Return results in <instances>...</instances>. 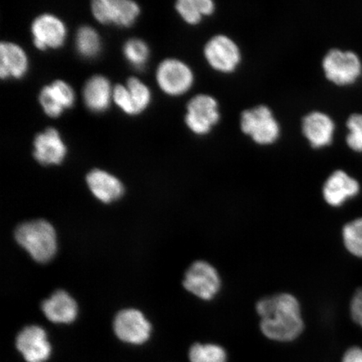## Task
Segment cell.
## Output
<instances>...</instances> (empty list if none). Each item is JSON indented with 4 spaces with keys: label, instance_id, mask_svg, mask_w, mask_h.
I'll return each mask as SVG.
<instances>
[{
    "label": "cell",
    "instance_id": "obj_27",
    "mask_svg": "<svg viewBox=\"0 0 362 362\" xmlns=\"http://www.w3.org/2000/svg\"><path fill=\"white\" fill-rule=\"evenodd\" d=\"M349 134L346 136V143L353 151L362 152V115L355 113L347 120Z\"/></svg>",
    "mask_w": 362,
    "mask_h": 362
},
{
    "label": "cell",
    "instance_id": "obj_1",
    "mask_svg": "<svg viewBox=\"0 0 362 362\" xmlns=\"http://www.w3.org/2000/svg\"><path fill=\"white\" fill-rule=\"evenodd\" d=\"M256 310L261 318L260 329L272 341L289 342L297 339L304 330L300 303L289 293H279L262 298Z\"/></svg>",
    "mask_w": 362,
    "mask_h": 362
},
{
    "label": "cell",
    "instance_id": "obj_21",
    "mask_svg": "<svg viewBox=\"0 0 362 362\" xmlns=\"http://www.w3.org/2000/svg\"><path fill=\"white\" fill-rule=\"evenodd\" d=\"M182 19L189 25H197L203 16H209L215 11V3L212 0H179L175 4Z\"/></svg>",
    "mask_w": 362,
    "mask_h": 362
},
{
    "label": "cell",
    "instance_id": "obj_24",
    "mask_svg": "<svg viewBox=\"0 0 362 362\" xmlns=\"http://www.w3.org/2000/svg\"><path fill=\"white\" fill-rule=\"evenodd\" d=\"M342 236L347 250L362 259V218L352 221L344 226Z\"/></svg>",
    "mask_w": 362,
    "mask_h": 362
},
{
    "label": "cell",
    "instance_id": "obj_6",
    "mask_svg": "<svg viewBox=\"0 0 362 362\" xmlns=\"http://www.w3.org/2000/svg\"><path fill=\"white\" fill-rule=\"evenodd\" d=\"M204 56L212 69L221 74L233 72L242 59L238 45L225 35H216L208 40Z\"/></svg>",
    "mask_w": 362,
    "mask_h": 362
},
{
    "label": "cell",
    "instance_id": "obj_14",
    "mask_svg": "<svg viewBox=\"0 0 362 362\" xmlns=\"http://www.w3.org/2000/svg\"><path fill=\"white\" fill-rule=\"evenodd\" d=\"M360 191L357 180L343 170H337L329 176L323 187L325 201L329 206H341L348 199L354 197Z\"/></svg>",
    "mask_w": 362,
    "mask_h": 362
},
{
    "label": "cell",
    "instance_id": "obj_22",
    "mask_svg": "<svg viewBox=\"0 0 362 362\" xmlns=\"http://www.w3.org/2000/svg\"><path fill=\"white\" fill-rule=\"evenodd\" d=\"M76 45L81 56L93 58L100 52L101 40L92 27L83 26L76 33Z\"/></svg>",
    "mask_w": 362,
    "mask_h": 362
},
{
    "label": "cell",
    "instance_id": "obj_16",
    "mask_svg": "<svg viewBox=\"0 0 362 362\" xmlns=\"http://www.w3.org/2000/svg\"><path fill=\"white\" fill-rule=\"evenodd\" d=\"M75 101L74 90L65 81L57 80L45 87L40 94V103L45 113L57 117L66 108L71 107Z\"/></svg>",
    "mask_w": 362,
    "mask_h": 362
},
{
    "label": "cell",
    "instance_id": "obj_19",
    "mask_svg": "<svg viewBox=\"0 0 362 362\" xmlns=\"http://www.w3.org/2000/svg\"><path fill=\"white\" fill-rule=\"evenodd\" d=\"M28 69V58L19 45L10 42L0 45V76L21 78Z\"/></svg>",
    "mask_w": 362,
    "mask_h": 362
},
{
    "label": "cell",
    "instance_id": "obj_17",
    "mask_svg": "<svg viewBox=\"0 0 362 362\" xmlns=\"http://www.w3.org/2000/svg\"><path fill=\"white\" fill-rule=\"evenodd\" d=\"M42 308L45 317L53 323L69 324L78 315V305L69 293L63 291L54 293L43 302Z\"/></svg>",
    "mask_w": 362,
    "mask_h": 362
},
{
    "label": "cell",
    "instance_id": "obj_11",
    "mask_svg": "<svg viewBox=\"0 0 362 362\" xmlns=\"http://www.w3.org/2000/svg\"><path fill=\"white\" fill-rule=\"evenodd\" d=\"M35 47L44 51L49 47L57 49L65 42L66 29L63 23L55 16L45 13L34 21L31 27Z\"/></svg>",
    "mask_w": 362,
    "mask_h": 362
},
{
    "label": "cell",
    "instance_id": "obj_25",
    "mask_svg": "<svg viewBox=\"0 0 362 362\" xmlns=\"http://www.w3.org/2000/svg\"><path fill=\"white\" fill-rule=\"evenodd\" d=\"M131 100L134 104L136 115L146 110L151 100V93L146 85L136 78H131L127 83Z\"/></svg>",
    "mask_w": 362,
    "mask_h": 362
},
{
    "label": "cell",
    "instance_id": "obj_5",
    "mask_svg": "<svg viewBox=\"0 0 362 362\" xmlns=\"http://www.w3.org/2000/svg\"><path fill=\"white\" fill-rule=\"evenodd\" d=\"M185 122L189 130L197 135H206L220 121L216 99L208 94H199L189 100Z\"/></svg>",
    "mask_w": 362,
    "mask_h": 362
},
{
    "label": "cell",
    "instance_id": "obj_26",
    "mask_svg": "<svg viewBox=\"0 0 362 362\" xmlns=\"http://www.w3.org/2000/svg\"><path fill=\"white\" fill-rule=\"evenodd\" d=\"M124 54L127 60L134 67L142 68L148 61L149 49L143 40L131 39L124 45Z\"/></svg>",
    "mask_w": 362,
    "mask_h": 362
},
{
    "label": "cell",
    "instance_id": "obj_29",
    "mask_svg": "<svg viewBox=\"0 0 362 362\" xmlns=\"http://www.w3.org/2000/svg\"><path fill=\"white\" fill-rule=\"evenodd\" d=\"M351 314L354 322L362 328V288H359L352 298Z\"/></svg>",
    "mask_w": 362,
    "mask_h": 362
},
{
    "label": "cell",
    "instance_id": "obj_23",
    "mask_svg": "<svg viewBox=\"0 0 362 362\" xmlns=\"http://www.w3.org/2000/svg\"><path fill=\"white\" fill-rule=\"evenodd\" d=\"M191 362H228L224 348L216 344H194L189 351Z\"/></svg>",
    "mask_w": 362,
    "mask_h": 362
},
{
    "label": "cell",
    "instance_id": "obj_8",
    "mask_svg": "<svg viewBox=\"0 0 362 362\" xmlns=\"http://www.w3.org/2000/svg\"><path fill=\"white\" fill-rule=\"evenodd\" d=\"M156 79L163 92L170 96H180L192 87L194 74L183 62L166 59L158 67Z\"/></svg>",
    "mask_w": 362,
    "mask_h": 362
},
{
    "label": "cell",
    "instance_id": "obj_12",
    "mask_svg": "<svg viewBox=\"0 0 362 362\" xmlns=\"http://www.w3.org/2000/svg\"><path fill=\"white\" fill-rule=\"evenodd\" d=\"M16 347L27 362H45L52 352L47 333L36 325L21 330L16 338Z\"/></svg>",
    "mask_w": 362,
    "mask_h": 362
},
{
    "label": "cell",
    "instance_id": "obj_18",
    "mask_svg": "<svg viewBox=\"0 0 362 362\" xmlns=\"http://www.w3.org/2000/svg\"><path fill=\"white\" fill-rule=\"evenodd\" d=\"M90 191L103 203L117 200L124 194V185L115 176L101 170H93L87 176Z\"/></svg>",
    "mask_w": 362,
    "mask_h": 362
},
{
    "label": "cell",
    "instance_id": "obj_13",
    "mask_svg": "<svg viewBox=\"0 0 362 362\" xmlns=\"http://www.w3.org/2000/svg\"><path fill=\"white\" fill-rule=\"evenodd\" d=\"M302 132L312 148H323L332 142L334 124L325 113L311 112L303 117Z\"/></svg>",
    "mask_w": 362,
    "mask_h": 362
},
{
    "label": "cell",
    "instance_id": "obj_7",
    "mask_svg": "<svg viewBox=\"0 0 362 362\" xmlns=\"http://www.w3.org/2000/svg\"><path fill=\"white\" fill-rule=\"evenodd\" d=\"M219 274L214 266L205 261L194 262L185 273V289L203 300H211L221 288Z\"/></svg>",
    "mask_w": 362,
    "mask_h": 362
},
{
    "label": "cell",
    "instance_id": "obj_3",
    "mask_svg": "<svg viewBox=\"0 0 362 362\" xmlns=\"http://www.w3.org/2000/svg\"><path fill=\"white\" fill-rule=\"evenodd\" d=\"M240 126L244 134L259 146H270L277 141L280 126L269 107L259 105L244 110Z\"/></svg>",
    "mask_w": 362,
    "mask_h": 362
},
{
    "label": "cell",
    "instance_id": "obj_4",
    "mask_svg": "<svg viewBox=\"0 0 362 362\" xmlns=\"http://www.w3.org/2000/svg\"><path fill=\"white\" fill-rule=\"evenodd\" d=\"M322 67L327 78L338 86L355 83L361 72V63L356 54L332 49L325 55Z\"/></svg>",
    "mask_w": 362,
    "mask_h": 362
},
{
    "label": "cell",
    "instance_id": "obj_28",
    "mask_svg": "<svg viewBox=\"0 0 362 362\" xmlns=\"http://www.w3.org/2000/svg\"><path fill=\"white\" fill-rule=\"evenodd\" d=\"M113 100L127 115H135L134 104L131 100L128 88L123 85H117L112 92Z\"/></svg>",
    "mask_w": 362,
    "mask_h": 362
},
{
    "label": "cell",
    "instance_id": "obj_10",
    "mask_svg": "<svg viewBox=\"0 0 362 362\" xmlns=\"http://www.w3.org/2000/svg\"><path fill=\"white\" fill-rule=\"evenodd\" d=\"M113 328L121 341L134 345L147 341L151 337V325L141 312L134 309L120 311L115 317Z\"/></svg>",
    "mask_w": 362,
    "mask_h": 362
},
{
    "label": "cell",
    "instance_id": "obj_30",
    "mask_svg": "<svg viewBox=\"0 0 362 362\" xmlns=\"http://www.w3.org/2000/svg\"><path fill=\"white\" fill-rule=\"evenodd\" d=\"M342 362H362V348L354 346L343 356Z\"/></svg>",
    "mask_w": 362,
    "mask_h": 362
},
{
    "label": "cell",
    "instance_id": "obj_20",
    "mask_svg": "<svg viewBox=\"0 0 362 362\" xmlns=\"http://www.w3.org/2000/svg\"><path fill=\"white\" fill-rule=\"evenodd\" d=\"M112 89L110 81L103 76H94L86 83L83 98L86 105L95 112H101L110 107Z\"/></svg>",
    "mask_w": 362,
    "mask_h": 362
},
{
    "label": "cell",
    "instance_id": "obj_2",
    "mask_svg": "<svg viewBox=\"0 0 362 362\" xmlns=\"http://www.w3.org/2000/svg\"><path fill=\"white\" fill-rule=\"evenodd\" d=\"M16 239L39 262L52 260L57 250L56 230L47 221L36 220L21 224L16 230Z\"/></svg>",
    "mask_w": 362,
    "mask_h": 362
},
{
    "label": "cell",
    "instance_id": "obj_9",
    "mask_svg": "<svg viewBox=\"0 0 362 362\" xmlns=\"http://www.w3.org/2000/svg\"><path fill=\"white\" fill-rule=\"evenodd\" d=\"M92 11L103 24L113 23L124 27L132 25L140 12L138 4L130 0H95Z\"/></svg>",
    "mask_w": 362,
    "mask_h": 362
},
{
    "label": "cell",
    "instance_id": "obj_15",
    "mask_svg": "<svg viewBox=\"0 0 362 362\" xmlns=\"http://www.w3.org/2000/svg\"><path fill=\"white\" fill-rule=\"evenodd\" d=\"M34 146L35 160L42 165H60L66 156L65 144L58 131L53 128L36 136Z\"/></svg>",
    "mask_w": 362,
    "mask_h": 362
}]
</instances>
